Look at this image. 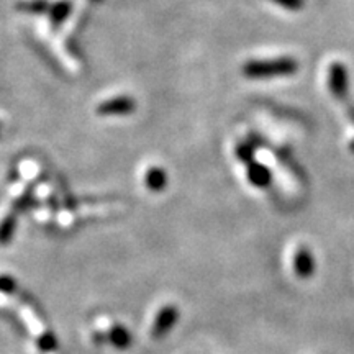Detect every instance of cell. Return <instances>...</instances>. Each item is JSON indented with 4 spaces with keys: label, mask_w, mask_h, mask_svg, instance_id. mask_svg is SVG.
I'll return each instance as SVG.
<instances>
[{
    "label": "cell",
    "mask_w": 354,
    "mask_h": 354,
    "mask_svg": "<svg viewBox=\"0 0 354 354\" xmlns=\"http://www.w3.org/2000/svg\"><path fill=\"white\" fill-rule=\"evenodd\" d=\"M299 71V63L294 57H276V59L248 61L243 66V74L251 79H264L274 76H290Z\"/></svg>",
    "instance_id": "1"
},
{
    "label": "cell",
    "mask_w": 354,
    "mask_h": 354,
    "mask_svg": "<svg viewBox=\"0 0 354 354\" xmlns=\"http://www.w3.org/2000/svg\"><path fill=\"white\" fill-rule=\"evenodd\" d=\"M331 94L336 100L342 104V107L346 112L348 118L354 125V102L349 95L348 87V73L343 63H333L330 68V79H328Z\"/></svg>",
    "instance_id": "2"
},
{
    "label": "cell",
    "mask_w": 354,
    "mask_h": 354,
    "mask_svg": "<svg viewBox=\"0 0 354 354\" xmlns=\"http://www.w3.org/2000/svg\"><path fill=\"white\" fill-rule=\"evenodd\" d=\"M135 112V100L130 97H115V99L105 100L97 107V113L105 115H127Z\"/></svg>",
    "instance_id": "3"
},
{
    "label": "cell",
    "mask_w": 354,
    "mask_h": 354,
    "mask_svg": "<svg viewBox=\"0 0 354 354\" xmlns=\"http://www.w3.org/2000/svg\"><path fill=\"white\" fill-rule=\"evenodd\" d=\"M313 269H315V264H313L310 251L307 248H300L297 254H295V272L299 274V277L307 279L313 274Z\"/></svg>",
    "instance_id": "4"
},
{
    "label": "cell",
    "mask_w": 354,
    "mask_h": 354,
    "mask_svg": "<svg viewBox=\"0 0 354 354\" xmlns=\"http://www.w3.org/2000/svg\"><path fill=\"white\" fill-rule=\"evenodd\" d=\"M248 177L256 187H268L271 183V172L261 165H250L248 167Z\"/></svg>",
    "instance_id": "5"
},
{
    "label": "cell",
    "mask_w": 354,
    "mask_h": 354,
    "mask_svg": "<svg viewBox=\"0 0 354 354\" xmlns=\"http://www.w3.org/2000/svg\"><path fill=\"white\" fill-rule=\"evenodd\" d=\"M17 10L32 13V15H38V13H44L50 10V3L48 0H20L17 2Z\"/></svg>",
    "instance_id": "6"
},
{
    "label": "cell",
    "mask_w": 354,
    "mask_h": 354,
    "mask_svg": "<svg viewBox=\"0 0 354 354\" xmlns=\"http://www.w3.org/2000/svg\"><path fill=\"white\" fill-rule=\"evenodd\" d=\"M146 184L151 190H162L166 187V174L161 167H151L146 174Z\"/></svg>",
    "instance_id": "7"
},
{
    "label": "cell",
    "mask_w": 354,
    "mask_h": 354,
    "mask_svg": "<svg viewBox=\"0 0 354 354\" xmlns=\"http://www.w3.org/2000/svg\"><path fill=\"white\" fill-rule=\"evenodd\" d=\"M71 12V3L66 2V0H61V2L55 3V6L50 7V17H51V21L55 25L61 24L66 17L69 15Z\"/></svg>",
    "instance_id": "8"
},
{
    "label": "cell",
    "mask_w": 354,
    "mask_h": 354,
    "mask_svg": "<svg viewBox=\"0 0 354 354\" xmlns=\"http://www.w3.org/2000/svg\"><path fill=\"white\" fill-rule=\"evenodd\" d=\"M272 2L284 8H289V10H300L305 6L304 0H272Z\"/></svg>",
    "instance_id": "9"
},
{
    "label": "cell",
    "mask_w": 354,
    "mask_h": 354,
    "mask_svg": "<svg viewBox=\"0 0 354 354\" xmlns=\"http://www.w3.org/2000/svg\"><path fill=\"white\" fill-rule=\"evenodd\" d=\"M238 158L245 162H251V158H253V149H251L250 145H241L238 148Z\"/></svg>",
    "instance_id": "10"
},
{
    "label": "cell",
    "mask_w": 354,
    "mask_h": 354,
    "mask_svg": "<svg viewBox=\"0 0 354 354\" xmlns=\"http://www.w3.org/2000/svg\"><path fill=\"white\" fill-rule=\"evenodd\" d=\"M12 228H13V218L12 216H8V218L2 223V227H0V241L7 240L8 233L12 232Z\"/></svg>",
    "instance_id": "11"
},
{
    "label": "cell",
    "mask_w": 354,
    "mask_h": 354,
    "mask_svg": "<svg viewBox=\"0 0 354 354\" xmlns=\"http://www.w3.org/2000/svg\"><path fill=\"white\" fill-rule=\"evenodd\" d=\"M95 2H100V0H95Z\"/></svg>",
    "instance_id": "12"
},
{
    "label": "cell",
    "mask_w": 354,
    "mask_h": 354,
    "mask_svg": "<svg viewBox=\"0 0 354 354\" xmlns=\"http://www.w3.org/2000/svg\"><path fill=\"white\" fill-rule=\"evenodd\" d=\"M0 128H2V125H0Z\"/></svg>",
    "instance_id": "13"
}]
</instances>
